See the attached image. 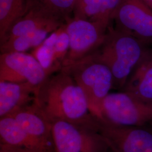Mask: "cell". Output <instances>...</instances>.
<instances>
[{
    "mask_svg": "<svg viewBox=\"0 0 152 152\" xmlns=\"http://www.w3.org/2000/svg\"><path fill=\"white\" fill-rule=\"evenodd\" d=\"M100 119L115 125L143 127L152 123V101L122 91L105 98Z\"/></svg>",
    "mask_w": 152,
    "mask_h": 152,
    "instance_id": "obj_4",
    "label": "cell"
},
{
    "mask_svg": "<svg viewBox=\"0 0 152 152\" xmlns=\"http://www.w3.org/2000/svg\"><path fill=\"white\" fill-rule=\"evenodd\" d=\"M97 120L98 132L108 142L110 152H152V131Z\"/></svg>",
    "mask_w": 152,
    "mask_h": 152,
    "instance_id": "obj_8",
    "label": "cell"
},
{
    "mask_svg": "<svg viewBox=\"0 0 152 152\" xmlns=\"http://www.w3.org/2000/svg\"><path fill=\"white\" fill-rule=\"evenodd\" d=\"M26 0H0V45L13 24L24 16Z\"/></svg>",
    "mask_w": 152,
    "mask_h": 152,
    "instance_id": "obj_17",
    "label": "cell"
},
{
    "mask_svg": "<svg viewBox=\"0 0 152 152\" xmlns=\"http://www.w3.org/2000/svg\"><path fill=\"white\" fill-rule=\"evenodd\" d=\"M55 152H110L106 139L98 131L68 122L51 123Z\"/></svg>",
    "mask_w": 152,
    "mask_h": 152,
    "instance_id": "obj_5",
    "label": "cell"
},
{
    "mask_svg": "<svg viewBox=\"0 0 152 152\" xmlns=\"http://www.w3.org/2000/svg\"><path fill=\"white\" fill-rule=\"evenodd\" d=\"M122 91L152 101V51L147 50Z\"/></svg>",
    "mask_w": 152,
    "mask_h": 152,
    "instance_id": "obj_12",
    "label": "cell"
},
{
    "mask_svg": "<svg viewBox=\"0 0 152 152\" xmlns=\"http://www.w3.org/2000/svg\"><path fill=\"white\" fill-rule=\"evenodd\" d=\"M152 10V0H139Z\"/></svg>",
    "mask_w": 152,
    "mask_h": 152,
    "instance_id": "obj_20",
    "label": "cell"
},
{
    "mask_svg": "<svg viewBox=\"0 0 152 152\" xmlns=\"http://www.w3.org/2000/svg\"><path fill=\"white\" fill-rule=\"evenodd\" d=\"M122 0H77L73 17L89 22L110 23Z\"/></svg>",
    "mask_w": 152,
    "mask_h": 152,
    "instance_id": "obj_13",
    "label": "cell"
},
{
    "mask_svg": "<svg viewBox=\"0 0 152 152\" xmlns=\"http://www.w3.org/2000/svg\"><path fill=\"white\" fill-rule=\"evenodd\" d=\"M37 90L29 83L0 81V118L34 102Z\"/></svg>",
    "mask_w": 152,
    "mask_h": 152,
    "instance_id": "obj_11",
    "label": "cell"
},
{
    "mask_svg": "<svg viewBox=\"0 0 152 152\" xmlns=\"http://www.w3.org/2000/svg\"><path fill=\"white\" fill-rule=\"evenodd\" d=\"M61 69L68 73L81 88L91 113L100 119L104 100L114 86L113 76L108 66L95 51Z\"/></svg>",
    "mask_w": 152,
    "mask_h": 152,
    "instance_id": "obj_3",
    "label": "cell"
},
{
    "mask_svg": "<svg viewBox=\"0 0 152 152\" xmlns=\"http://www.w3.org/2000/svg\"><path fill=\"white\" fill-rule=\"evenodd\" d=\"M9 116L14 117L28 134L46 151L54 150L52 126L36 100Z\"/></svg>",
    "mask_w": 152,
    "mask_h": 152,
    "instance_id": "obj_10",
    "label": "cell"
},
{
    "mask_svg": "<svg viewBox=\"0 0 152 152\" xmlns=\"http://www.w3.org/2000/svg\"><path fill=\"white\" fill-rule=\"evenodd\" d=\"M36 102L51 124L62 121L98 131V120L73 78L62 69L49 77L40 88Z\"/></svg>",
    "mask_w": 152,
    "mask_h": 152,
    "instance_id": "obj_1",
    "label": "cell"
},
{
    "mask_svg": "<svg viewBox=\"0 0 152 152\" xmlns=\"http://www.w3.org/2000/svg\"><path fill=\"white\" fill-rule=\"evenodd\" d=\"M55 152L54 151H50V152Z\"/></svg>",
    "mask_w": 152,
    "mask_h": 152,
    "instance_id": "obj_21",
    "label": "cell"
},
{
    "mask_svg": "<svg viewBox=\"0 0 152 152\" xmlns=\"http://www.w3.org/2000/svg\"><path fill=\"white\" fill-rule=\"evenodd\" d=\"M145 45L129 33L109 26L103 44L96 53L112 73L113 88L123 90L147 52Z\"/></svg>",
    "mask_w": 152,
    "mask_h": 152,
    "instance_id": "obj_2",
    "label": "cell"
},
{
    "mask_svg": "<svg viewBox=\"0 0 152 152\" xmlns=\"http://www.w3.org/2000/svg\"><path fill=\"white\" fill-rule=\"evenodd\" d=\"M1 144L20 147L39 152H49L29 136L11 116L0 118ZM54 151V150H51Z\"/></svg>",
    "mask_w": 152,
    "mask_h": 152,
    "instance_id": "obj_15",
    "label": "cell"
},
{
    "mask_svg": "<svg viewBox=\"0 0 152 152\" xmlns=\"http://www.w3.org/2000/svg\"><path fill=\"white\" fill-rule=\"evenodd\" d=\"M112 20L116 27L145 45L152 43V10L139 0H122Z\"/></svg>",
    "mask_w": 152,
    "mask_h": 152,
    "instance_id": "obj_9",
    "label": "cell"
},
{
    "mask_svg": "<svg viewBox=\"0 0 152 152\" xmlns=\"http://www.w3.org/2000/svg\"><path fill=\"white\" fill-rule=\"evenodd\" d=\"M51 76L32 54L14 52L0 55V81L29 83L38 94Z\"/></svg>",
    "mask_w": 152,
    "mask_h": 152,
    "instance_id": "obj_7",
    "label": "cell"
},
{
    "mask_svg": "<svg viewBox=\"0 0 152 152\" xmlns=\"http://www.w3.org/2000/svg\"><path fill=\"white\" fill-rule=\"evenodd\" d=\"M110 23L89 22L74 17L64 23L69 38V49L63 66L91 54L103 44Z\"/></svg>",
    "mask_w": 152,
    "mask_h": 152,
    "instance_id": "obj_6",
    "label": "cell"
},
{
    "mask_svg": "<svg viewBox=\"0 0 152 152\" xmlns=\"http://www.w3.org/2000/svg\"><path fill=\"white\" fill-rule=\"evenodd\" d=\"M63 24L64 23L58 20L28 12L13 24L7 33L4 42L7 40L39 29H46L53 32Z\"/></svg>",
    "mask_w": 152,
    "mask_h": 152,
    "instance_id": "obj_16",
    "label": "cell"
},
{
    "mask_svg": "<svg viewBox=\"0 0 152 152\" xmlns=\"http://www.w3.org/2000/svg\"><path fill=\"white\" fill-rule=\"evenodd\" d=\"M77 0H26L24 15L32 12L65 23L72 18Z\"/></svg>",
    "mask_w": 152,
    "mask_h": 152,
    "instance_id": "obj_14",
    "label": "cell"
},
{
    "mask_svg": "<svg viewBox=\"0 0 152 152\" xmlns=\"http://www.w3.org/2000/svg\"><path fill=\"white\" fill-rule=\"evenodd\" d=\"M50 33L52 32L48 29H42L7 40L0 45L1 54L25 53L29 49H34L44 42Z\"/></svg>",
    "mask_w": 152,
    "mask_h": 152,
    "instance_id": "obj_18",
    "label": "cell"
},
{
    "mask_svg": "<svg viewBox=\"0 0 152 152\" xmlns=\"http://www.w3.org/2000/svg\"></svg>",
    "mask_w": 152,
    "mask_h": 152,
    "instance_id": "obj_22",
    "label": "cell"
},
{
    "mask_svg": "<svg viewBox=\"0 0 152 152\" xmlns=\"http://www.w3.org/2000/svg\"><path fill=\"white\" fill-rule=\"evenodd\" d=\"M39 152L20 147H12L4 144H0V152Z\"/></svg>",
    "mask_w": 152,
    "mask_h": 152,
    "instance_id": "obj_19",
    "label": "cell"
}]
</instances>
